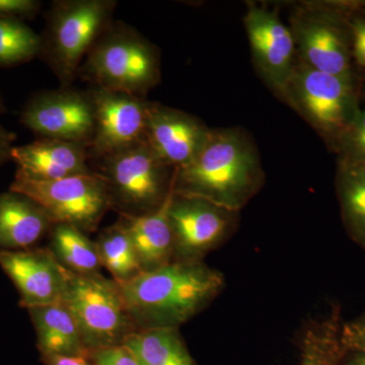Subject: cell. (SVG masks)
<instances>
[{"instance_id": "cell-1", "label": "cell", "mask_w": 365, "mask_h": 365, "mask_svg": "<svg viewBox=\"0 0 365 365\" xmlns=\"http://www.w3.org/2000/svg\"><path fill=\"white\" fill-rule=\"evenodd\" d=\"M222 273L203 261H172L119 284L136 330L174 328L211 304L225 287Z\"/></svg>"}, {"instance_id": "cell-2", "label": "cell", "mask_w": 365, "mask_h": 365, "mask_svg": "<svg viewBox=\"0 0 365 365\" xmlns=\"http://www.w3.org/2000/svg\"><path fill=\"white\" fill-rule=\"evenodd\" d=\"M175 192L237 213L260 189V163L252 144L235 130L210 131L196 158L174 170Z\"/></svg>"}, {"instance_id": "cell-3", "label": "cell", "mask_w": 365, "mask_h": 365, "mask_svg": "<svg viewBox=\"0 0 365 365\" xmlns=\"http://www.w3.org/2000/svg\"><path fill=\"white\" fill-rule=\"evenodd\" d=\"M96 88L143 98L160 79L155 47L128 26H109L86 57L78 74Z\"/></svg>"}, {"instance_id": "cell-4", "label": "cell", "mask_w": 365, "mask_h": 365, "mask_svg": "<svg viewBox=\"0 0 365 365\" xmlns=\"http://www.w3.org/2000/svg\"><path fill=\"white\" fill-rule=\"evenodd\" d=\"M115 6L112 0H68L53 4L45 37L41 38V52L64 88L78 76L91 48L111 26Z\"/></svg>"}, {"instance_id": "cell-5", "label": "cell", "mask_w": 365, "mask_h": 365, "mask_svg": "<svg viewBox=\"0 0 365 365\" xmlns=\"http://www.w3.org/2000/svg\"><path fill=\"white\" fill-rule=\"evenodd\" d=\"M61 302L73 317L88 353L123 345L136 331L119 284L101 273L68 271Z\"/></svg>"}, {"instance_id": "cell-6", "label": "cell", "mask_w": 365, "mask_h": 365, "mask_svg": "<svg viewBox=\"0 0 365 365\" xmlns=\"http://www.w3.org/2000/svg\"><path fill=\"white\" fill-rule=\"evenodd\" d=\"M98 174L107 184L111 207L120 216H141L160 207L172 187L174 170L145 143L102 158Z\"/></svg>"}, {"instance_id": "cell-7", "label": "cell", "mask_w": 365, "mask_h": 365, "mask_svg": "<svg viewBox=\"0 0 365 365\" xmlns=\"http://www.w3.org/2000/svg\"><path fill=\"white\" fill-rule=\"evenodd\" d=\"M9 190L39 204L54 225H71L86 234L96 232L112 209L107 184L98 172L54 181L33 180L16 173Z\"/></svg>"}, {"instance_id": "cell-8", "label": "cell", "mask_w": 365, "mask_h": 365, "mask_svg": "<svg viewBox=\"0 0 365 365\" xmlns=\"http://www.w3.org/2000/svg\"><path fill=\"white\" fill-rule=\"evenodd\" d=\"M284 93L311 124L334 138L359 111L351 78L318 71L304 63L294 67Z\"/></svg>"}, {"instance_id": "cell-9", "label": "cell", "mask_w": 365, "mask_h": 365, "mask_svg": "<svg viewBox=\"0 0 365 365\" xmlns=\"http://www.w3.org/2000/svg\"><path fill=\"white\" fill-rule=\"evenodd\" d=\"M26 128L43 138L88 146L95 129V112L90 93L69 90L40 93L26 106L21 116Z\"/></svg>"}, {"instance_id": "cell-10", "label": "cell", "mask_w": 365, "mask_h": 365, "mask_svg": "<svg viewBox=\"0 0 365 365\" xmlns=\"http://www.w3.org/2000/svg\"><path fill=\"white\" fill-rule=\"evenodd\" d=\"M90 95L95 129L88 153L102 160L144 143L148 101L100 88H93Z\"/></svg>"}, {"instance_id": "cell-11", "label": "cell", "mask_w": 365, "mask_h": 365, "mask_svg": "<svg viewBox=\"0 0 365 365\" xmlns=\"http://www.w3.org/2000/svg\"><path fill=\"white\" fill-rule=\"evenodd\" d=\"M235 212L175 192L170 207L174 261H203L230 234Z\"/></svg>"}, {"instance_id": "cell-12", "label": "cell", "mask_w": 365, "mask_h": 365, "mask_svg": "<svg viewBox=\"0 0 365 365\" xmlns=\"http://www.w3.org/2000/svg\"><path fill=\"white\" fill-rule=\"evenodd\" d=\"M0 267L13 281L25 309L61 302L68 270L50 248L0 251Z\"/></svg>"}, {"instance_id": "cell-13", "label": "cell", "mask_w": 365, "mask_h": 365, "mask_svg": "<svg viewBox=\"0 0 365 365\" xmlns=\"http://www.w3.org/2000/svg\"><path fill=\"white\" fill-rule=\"evenodd\" d=\"M210 131L187 113L148 102L144 143L172 170L191 163L202 150Z\"/></svg>"}, {"instance_id": "cell-14", "label": "cell", "mask_w": 365, "mask_h": 365, "mask_svg": "<svg viewBox=\"0 0 365 365\" xmlns=\"http://www.w3.org/2000/svg\"><path fill=\"white\" fill-rule=\"evenodd\" d=\"M253 56L263 76L284 91L294 71V33L274 13L250 4L244 18Z\"/></svg>"}, {"instance_id": "cell-15", "label": "cell", "mask_w": 365, "mask_h": 365, "mask_svg": "<svg viewBox=\"0 0 365 365\" xmlns=\"http://www.w3.org/2000/svg\"><path fill=\"white\" fill-rule=\"evenodd\" d=\"M11 158L18 174L40 181H54L93 173L88 165V150L83 144L42 138L14 146Z\"/></svg>"}, {"instance_id": "cell-16", "label": "cell", "mask_w": 365, "mask_h": 365, "mask_svg": "<svg viewBox=\"0 0 365 365\" xmlns=\"http://www.w3.org/2000/svg\"><path fill=\"white\" fill-rule=\"evenodd\" d=\"M175 195V175L168 196L158 209L148 215L120 216L130 235L143 272L155 270L174 261V235L170 207Z\"/></svg>"}, {"instance_id": "cell-17", "label": "cell", "mask_w": 365, "mask_h": 365, "mask_svg": "<svg viewBox=\"0 0 365 365\" xmlns=\"http://www.w3.org/2000/svg\"><path fill=\"white\" fill-rule=\"evenodd\" d=\"M54 225L44 209L23 194H0V251L33 248Z\"/></svg>"}, {"instance_id": "cell-18", "label": "cell", "mask_w": 365, "mask_h": 365, "mask_svg": "<svg viewBox=\"0 0 365 365\" xmlns=\"http://www.w3.org/2000/svg\"><path fill=\"white\" fill-rule=\"evenodd\" d=\"M294 36L306 66L332 76L351 78L349 49L337 26L330 21L307 20L295 26Z\"/></svg>"}, {"instance_id": "cell-19", "label": "cell", "mask_w": 365, "mask_h": 365, "mask_svg": "<svg viewBox=\"0 0 365 365\" xmlns=\"http://www.w3.org/2000/svg\"><path fill=\"white\" fill-rule=\"evenodd\" d=\"M32 319L41 356H88L73 317L61 302L28 309Z\"/></svg>"}, {"instance_id": "cell-20", "label": "cell", "mask_w": 365, "mask_h": 365, "mask_svg": "<svg viewBox=\"0 0 365 365\" xmlns=\"http://www.w3.org/2000/svg\"><path fill=\"white\" fill-rule=\"evenodd\" d=\"M138 365H196L179 329L136 330L124 341Z\"/></svg>"}, {"instance_id": "cell-21", "label": "cell", "mask_w": 365, "mask_h": 365, "mask_svg": "<svg viewBox=\"0 0 365 365\" xmlns=\"http://www.w3.org/2000/svg\"><path fill=\"white\" fill-rule=\"evenodd\" d=\"M50 250L62 266L81 275L100 274L102 263L96 242L79 228L56 223L50 230Z\"/></svg>"}, {"instance_id": "cell-22", "label": "cell", "mask_w": 365, "mask_h": 365, "mask_svg": "<svg viewBox=\"0 0 365 365\" xmlns=\"http://www.w3.org/2000/svg\"><path fill=\"white\" fill-rule=\"evenodd\" d=\"M336 186L346 230L365 252V165L340 162Z\"/></svg>"}, {"instance_id": "cell-23", "label": "cell", "mask_w": 365, "mask_h": 365, "mask_svg": "<svg viewBox=\"0 0 365 365\" xmlns=\"http://www.w3.org/2000/svg\"><path fill=\"white\" fill-rule=\"evenodd\" d=\"M342 324L337 309L309 323L300 340L299 365H341L345 354L340 339Z\"/></svg>"}, {"instance_id": "cell-24", "label": "cell", "mask_w": 365, "mask_h": 365, "mask_svg": "<svg viewBox=\"0 0 365 365\" xmlns=\"http://www.w3.org/2000/svg\"><path fill=\"white\" fill-rule=\"evenodd\" d=\"M97 249L102 267L111 273L118 284L128 282L143 273L130 235L121 218L98 235Z\"/></svg>"}, {"instance_id": "cell-25", "label": "cell", "mask_w": 365, "mask_h": 365, "mask_svg": "<svg viewBox=\"0 0 365 365\" xmlns=\"http://www.w3.org/2000/svg\"><path fill=\"white\" fill-rule=\"evenodd\" d=\"M41 45V37L18 19L0 18V66L29 61Z\"/></svg>"}, {"instance_id": "cell-26", "label": "cell", "mask_w": 365, "mask_h": 365, "mask_svg": "<svg viewBox=\"0 0 365 365\" xmlns=\"http://www.w3.org/2000/svg\"><path fill=\"white\" fill-rule=\"evenodd\" d=\"M341 163L365 165V109L357 111L335 138Z\"/></svg>"}, {"instance_id": "cell-27", "label": "cell", "mask_w": 365, "mask_h": 365, "mask_svg": "<svg viewBox=\"0 0 365 365\" xmlns=\"http://www.w3.org/2000/svg\"><path fill=\"white\" fill-rule=\"evenodd\" d=\"M340 339L345 351L365 353V313L342 324Z\"/></svg>"}, {"instance_id": "cell-28", "label": "cell", "mask_w": 365, "mask_h": 365, "mask_svg": "<svg viewBox=\"0 0 365 365\" xmlns=\"http://www.w3.org/2000/svg\"><path fill=\"white\" fill-rule=\"evenodd\" d=\"M93 365H138L135 357L125 345L114 346L91 352Z\"/></svg>"}, {"instance_id": "cell-29", "label": "cell", "mask_w": 365, "mask_h": 365, "mask_svg": "<svg viewBox=\"0 0 365 365\" xmlns=\"http://www.w3.org/2000/svg\"><path fill=\"white\" fill-rule=\"evenodd\" d=\"M40 6V2L35 0H0V18L32 16Z\"/></svg>"}, {"instance_id": "cell-30", "label": "cell", "mask_w": 365, "mask_h": 365, "mask_svg": "<svg viewBox=\"0 0 365 365\" xmlns=\"http://www.w3.org/2000/svg\"><path fill=\"white\" fill-rule=\"evenodd\" d=\"M45 365H93L88 356H64V355H45L42 356Z\"/></svg>"}, {"instance_id": "cell-31", "label": "cell", "mask_w": 365, "mask_h": 365, "mask_svg": "<svg viewBox=\"0 0 365 365\" xmlns=\"http://www.w3.org/2000/svg\"><path fill=\"white\" fill-rule=\"evenodd\" d=\"M13 140V133H9L4 127L0 126V165L6 162L9 158H11Z\"/></svg>"}, {"instance_id": "cell-32", "label": "cell", "mask_w": 365, "mask_h": 365, "mask_svg": "<svg viewBox=\"0 0 365 365\" xmlns=\"http://www.w3.org/2000/svg\"><path fill=\"white\" fill-rule=\"evenodd\" d=\"M341 365H365V353L345 351Z\"/></svg>"}, {"instance_id": "cell-33", "label": "cell", "mask_w": 365, "mask_h": 365, "mask_svg": "<svg viewBox=\"0 0 365 365\" xmlns=\"http://www.w3.org/2000/svg\"><path fill=\"white\" fill-rule=\"evenodd\" d=\"M353 43L365 45V21H356L352 26Z\"/></svg>"}, {"instance_id": "cell-34", "label": "cell", "mask_w": 365, "mask_h": 365, "mask_svg": "<svg viewBox=\"0 0 365 365\" xmlns=\"http://www.w3.org/2000/svg\"><path fill=\"white\" fill-rule=\"evenodd\" d=\"M0 109H1V100H0Z\"/></svg>"}]
</instances>
